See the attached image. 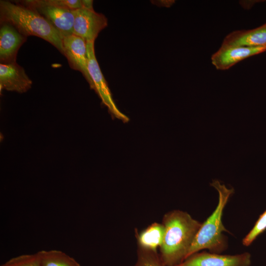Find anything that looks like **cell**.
I'll return each instance as SVG.
<instances>
[{
	"instance_id": "cell-1",
	"label": "cell",
	"mask_w": 266,
	"mask_h": 266,
	"mask_svg": "<svg viewBox=\"0 0 266 266\" xmlns=\"http://www.w3.org/2000/svg\"><path fill=\"white\" fill-rule=\"evenodd\" d=\"M162 223L165 233L160 257L166 266H176L186 259L202 223L186 211L174 209L164 214Z\"/></svg>"
},
{
	"instance_id": "cell-2",
	"label": "cell",
	"mask_w": 266,
	"mask_h": 266,
	"mask_svg": "<svg viewBox=\"0 0 266 266\" xmlns=\"http://www.w3.org/2000/svg\"><path fill=\"white\" fill-rule=\"evenodd\" d=\"M1 24H8L27 37L35 36L51 43L64 54L63 37L46 19L33 9L17 2L0 1Z\"/></svg>"
},
{
	"instance_id": "cell-3",
	"label": "cell",
	"mask_w": 266,
	"mask_h": 266,
	"mask_svg": "<svg viewBox=\"0 0 266 266\" xmlns=\"http://www.w3.org/2000/svg\"><path fill=\"white\" fill-rule=\"evenodd\" d=\"M218 193V202L212 213L201 225L189 250L186 258L202 250L220 254L228 247V241L224 232L229 231L222 222L224 209L234 192L233 188H228L218 180L210 184Z\"/></svg>"
},
{
	"instance_id": "cell-4",
	"label": "cell",
	"mask_w": 266,
	"mask_h": 266,
	"mask_svg": "<svg viewBox=\"0 0 266 266\" xmlns=\"http://www.w3.org/2000/svg\"><path fill=\"white\" fill-rule=\"evenodd\" d=\"M94 42H87L88 69L93 81V89L100 97L104 105L107 107L109 113L113 117L125 122H128L129 118L118 109L112 99L110 91L96 58Z\"/></svg>"
},
{
	"instance_id": "cell-5",
	"label": "cell",
	"mask_w": 266,
	"mask_h": 266,
	"mask_svg": "<svg viewBox=\"0 0 266 266\" xmlns=\"http://www.w3.org/2000/svg\"><path fill=\"white\" fill-rule=\"evenodd\" d=\"M17 2L38 12L58 31L63 37L73 34L74 22L73 10L40 4L36 0H22Z\"/></svg>"
},
{
	"instance_id": "cell-6",
	"label": "cell",
	"mask_w": 266,
	"mask_h": 266,
	"mask_svg": "<svg viewBox=\"0 0 266 266\" xmlns=\"http://www.w3.org/2000/svg\"><path fill=\"white\" fill-rule=\"evenodd\" d=\"M73 34L86 42H95L99 33L107 26V19L101 13L85 7L73 10Z\"/></svg>"
},
{
	"instance_id": "cell-7",
	"label": "cell",
	"mask_w": 266,
	"mask_h": 266,
	"mask_svg": "<svg viewBox=\"0 0 266 266\" xmlns=\"http://www.w3.org/2000/svg\"><path fill=\"white\" fill-rule=\"evenodd\" d=\"M251 264L248 252L232 255L200 251L176 266H250Z\"/></svg>"
},
{
	"instance_id": "cell-8",
	"label": "cell",
	"mask_w": 266,
	"mask_h": 266,
	"mask_svg": "<svg viewBox=\"0 0 266 266\" xmlns=\"http://www.w3.org/2000/svg\"><path fill=\"white\" fill-rule=\"evenodd\" d=\"M63 45L64 55L70 66L81 72L93 89V81L88 69L87 42L81 37L72 34L63 37Z\"/></svg>"
},
{
	"instance_id": "cell-9",
	"label": "cell",
	"mask_w": 266,
	"mask_h": 266,
	"mask_svg": "<svg viewBox=\"0 0 266 266\" xmlns=\"http://www.w3.org/2000/svg\"><path fill=\"white\" fill-rule=\"evenodd\" d=\"M266 51L264 47L221 46L211 57L212 64L218 70L229 69L241 61Z\"/></svg>"
},
{
	"instance_id": "cell-10",
	"label": "cell",
	"mask_w": 266,
	"mask_h": 266,
	"mask_svg": "<svg viewBox=\"0 0 266 266\" xmlns=\"http://www.w3.org/2000/svg\"><path fill=\"white\" fill-rule=\"evenodd\" d=\"M24 69L16 62L0 64V89L24 93L32 85Z\"/></svg>"
},
{
	"instance_id": "cell-11",
	"label": "cell",
	"mask_w": 266,
	"mask_h": 266,
	"mask_svg": "<svg viewBox=\"0 0 266 266\" xmlns=\"http://www.w3.org/2000/svg\"><path fill=\"white\" fill-rule=\"evenodd\" d=\"M26 37L8 24H1L0 29V63L16 62L17 54Z\"/></svg>"
},
{
	"instance_id": "cell-12",
	"label": "cell",
	"mask_w": 266,
	"mask_h": 266,
	"mask_svg": "<svg viewBox=\"0 0 266 266\" xmlns=\"http://www.w3.org/2000/svg\"><path fill=\"white\" fill-rule=\"evenodd\" d=\"M221 45L266 47V23L253 29L232 32L224 38Z\"/></svg>"
},
{
	"instance_id": "cell-13",
	"label": "cell",
	"mask_w": 266,
	"mask_h": 266,
	"mask_svg": "<svg viewBox=\"0 0 266 266\" xmlns=\"http://www.w3.org/2000/svg\"><path fill=\"white\" fill-rule=\"evenodd\" d=\"M134 233L138 248L157 251L163 243L165 228L162 223L155 222L140 231L135 228Z\"/></svg>"
},
{
	"instance_id": "cell-14",
	"label": "cell",
	"mask_w": 266,
	"mask_h": 266,
	"mask_svg": "<svg viewBox=\"0 0 266 266\" xmlns=\"http://www.w3.org/2000/svg\"><path fill=\"white\" fill-rule=\"evenodd\" d=\"M40 266H81L73 258L57 250L37 252Z\"/></svg>"
},
{
	"instance_id": "cell-15",
	"label": "cell",
	"mask_w": 266,
	"mask_h": 266,
	"mask_svg": "<svg viewBox=\"0 0 266 266\" xmlns=\"http://www.w3.org/2000/svg\"><path fill=\"white\" fill-rule=\"evenodd\" d=\"M137 257L132 266H166L161 260L158 251L137 248Z\"/></svg>"
},
{
	"instance_id": "cell-16",
	"label": "cell",
	"mask_w": 266,
	"mask_h": 266,
	"mask_svg": "<svg viewBox=\"0 0 266 266\" xmlns=\"http://www.w3.org/2000/svg\"><path fill=\"white\" fill-rule=\"evenodd\" d=\"M266 230V210L262 214L248 233L243 238L242 244L250 245L255 239Z\"/></svg>"
},
{
	"instance_id": "cell-17",
	"label": "cell",
	"mask_w": 266,
	"mask_h": 266,
	"mask_svg": "<svg viewBox=\"0 0 266 266\" xmlns=\"http://www.w3.org/2000/svg\"><path fill=\"white\" fill-rule=\"evenodd\" d=\"M0 266H40L37 252L33 254H25L12 258Z\"/></svg>"
},
{
	"instance_id": "cell-18",
	"label": "cell",
	"mask_w": 266,
	"mask_h": 266,
	"mask_svg": "<svg viewBox=\"0 0 266 266\" xmlns=\"http://www.w3.org/2000/svg\"><path fill=\"white\" fill-rule=\"evenodd\" d=\"M42 4L59 6L74 10L83 7V0H36Z\"/></svg>"
}]
</instances>
